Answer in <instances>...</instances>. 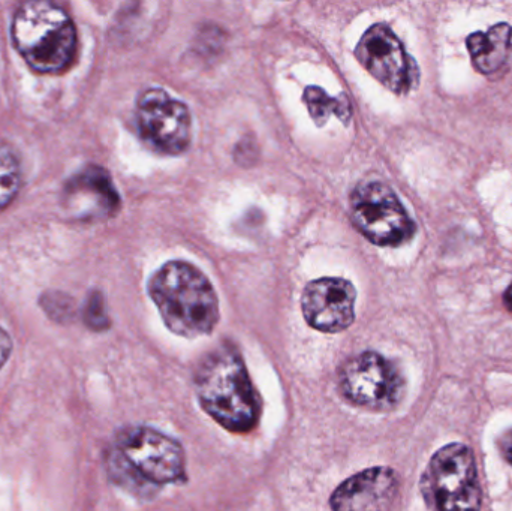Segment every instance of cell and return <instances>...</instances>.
<instances>
[{"mask_svg":"<svg viewBox=\"0 0 512 511\" xmlns=\"http://www.w3.org/2000/svg\"><path fill=\"white\" fill-rule=\"evenodd\" d=\"M110 479L135 497L186 480L185 450L179 441L147 426L123 429L107 453Z\"/></svg>","mask_w":512,"mask_h":511,"instance_id":"1","label":"cell"},{"mask_svg":"<svg viewBox=\"0 0 512 511\" xmlns=\"http://www.w3.org/2000/svg\"><path fill=\"white\" fill-rule=\"evenodd\" d=\"M195 393L201 408L227 431L248 434L258 425L261 398L234 345H221L201 360Z\"/></svg>","mask_w":512,"mask_h":511,"instance_id":"2","label":"cell"},{"mask_svg":"<svg viewBox=\"0 0 512 511\" xmlns=\"http://www.w3.org/2000/svg\"><path fill=\"white\" fill-rule=\"evenodd\" d=\"M149 294L165 326L182 338L210 335L219 321V302L203 272L183 261H170L153 275Z\"/></svg>","mask_w":512,"mask_h":511,"instance_id":"3","label":"cell"},{"mask_svg":"<svg viewBox=\"0 0 512 511\" xmlns=\"http://www.w3.org/2000/svg\"><path fill=\"white\" fill-rule=\"evenodd\" d=\"M11 39L27 65L39 74H59L77 53V29L62 6L27 2L15 11Z\"/></svg>","mask_w":512,"mask_h":511,"instance_id":"4","label":"cell"},{"mask_svg":"<svg viewBox=\"0 0 512 511\" xmlns=\"http://www.w3.org/2000/svg\"><path fill=\"white\" fill-rule=\"evenodd\" d=\"M337 384L346 402L375 413H387L397 408L406 389L399 368L373 351L346 360L339 369Z\"/></svg>","mask_w":512,"mask_h":511,"instance_id":"5","label":"cell"},{"mask_svg":"<svg viewBox=\"0 0 512 511\" xmlns=\"http://www.w3.org/2000/svg\"><path fill=\"white\" fill-rule=\"evenodd\" d=\"M424 488L438 511H481L483 494L474 452L459 443L442 447L430 461Z\"/></svg>","mask_w":512,"mask_h":511,"instance_id":"6","label":"cell"},{"mask_svg":"<svg viewBox=\"0 0 512 511\" xmlns=\"http://www.w3.org/2000/svg\"><path fill=\"white\" fill-rule=\"evenodd\" d=\"M351 221L358 231L378 246H400L415 234L399 197L382 182H363L351 195Z\"/></svg>","mask_w":512,"mask_h":511,"instance_id":"7","label":"cell"},{"mask_svg":"<svg viewBox=\"0 0 512 511\" xmlns=\"http://www.w3.org/2000/svg\"><path fill=\"white\" fill-rule=\"evenodd\" d=\"M355 56L379 83L396 95H408L420 80L417 63L387 24L369 27L355 48Z\"/></svg>","mask_w":512,"mask_h":511,"instance_id":"8","label":"cell"},{"mask_svg":"<svg viewBox=\"0 0 512 511\" xmlns=\"http://www.w3.org/2000/svg\"><path fill=\"white\" fill-rule=\"evenodd\" d=\"M137 123L143 140L165 155H179L191 143V113L185 104L171 98L165 90L149 89L141 93Z\"/></svg>","mask_w":512,"mask_h":511,"instance_id":"9","label":"cell"},{"mask_svg":"<svg viewBox=\"0 0 512 511\" xmlns=\"http://www.w3.org/2000/svg\"><path fill=\"white\" fill-rule=\"evenodd\" d=\"M355 293L351 282L322 278L310 282L301 297L304 320L322 333H340L355 320Z\"/></svg>","mask_w":512,"mask_h":511,"instance_id":"10","label":"cell"},{"mask_svg":"<svg viewBox=\"0 0 512 511\" xmlns=\"http://www.w3.org/2000/svg\"><path fill=\"white\" fill-rule=\"evenodd\" d=\"M399 492L396 471L373 467L337 486L330 498L333 511H385Z\"/></svg>","mask_w":512,"mask_h":511,"instance_id":"11","label":"cell"},{"mask_svg":"<svg viewBox=\"0 0 512 511\" xmlns=\"http://www.w3.org/2000/svg\"><path fill=\"white\" fill-rule=\"evenodd\" d=\"M63 206L74 218H108L119 209L120 198L107 171L89 165L66 183Z\"/></svg>","mask_w":512,"mask_h":511,"instance_id":"12","label":"cell"},{"mask_svg":"<svg viewBox=\"0 0 512 511\" xmlns=\"http://www.w3.org/2000/svg\"><path fill=\"white\" fill-rule=\"evenodd\" d=\"M475 68L481 74H495L512 56V27L498 23L487 32H475L466 39Z\"/></svg>","mask_w":512,"mask_h":511,"instance_id":"13","label":"cell"},{"mask_svg":"<svg viewBox=\"0 0 512 511\" xmlns=\"http://www.w3.org/2000/svg\"><path fill=\"white\" fill-rule=\"evenodd\" d=\"M303 99L316 125H324L328 117L333 114L345 123L351 119V105L345 95H340V98H331L319 87L310 86L304 90Z\"/></svg>","mask_w":512,"mask_h":511,"instance_id":"14","label":"cell"},{"mask_svg":"<svg viewBox=\"0 0 512 511\" xmlns=\"http://www.w3.org/2000/svg\"><path fill=\"white\" fill-rule=\"evenodd\" d=\"M23 182L20 159L12 147L0 144V212L17 197Z\"/></svg>","mask_w":512,"mask_h":511,"instance_id":"15","label":"cell"},{"mask_svg":"<svg viewBox=\"0 0 512 511\" xmlns=\"http://www.w3.org/2000/svg\"><path fill=\"white\" fill-rule=\"evenodd\" d=\"M84 323L87 327H90L96 332H102V330L110 327V320H108L107 311H105L104 297L99 291H93L89 297H87L86 305H84L83 312Z\"/></svg>","mask_w":512,"mask_h":511,"instance_id":"16","label":"cell"},{"mask_svg":"<svg viewBox=\"0 0 512 511\" xmlns=\"http://www.w3.org/2000/svg\"><path fill=\"white\" fill-rule=\"evenodd\" d=\"M62 294L54 293V296L48 294L42 300L45 312L57 321H65L72 314V306H69L68 299H62Z\"/></svg>","mask_w":512,"mask_h":511,"instance_id":"17","label":"cell"},{"mask_svg":"<svg viewBox=\"0 0 512 511\" xmlns=\"http://www.w3.org/2000/svg\"><path fill=\"white\" fill-rule=\"evenodd\" d=\"M12 353V339L3 327H0V369L8 362Z\"/></svg>","mask_w":512,"mask_h":511,"instance_id":"18","label":"cell"},{"mask_svg":"<svg viewBox=\"0 0 512 511\" xmlns=\"http://www.w3.org/2000/svg\"><path fill=\"white\" fill-rule=\"evenodd\" d=\"M499 449H501L505 461L512 465V429L502 435L501 440H499Z\"/></svg>","mask_w":512,"mask_h":511,"instance_id":"19","label":"cell"},{"mask_svg":"<svg viewBox=\"0 0 512 511\" xmlns=\"http://www.w3.org/2000/svg\"><path fill=\"white\" fill-rule=\"evenodd\" d=\"M505 303H507L508 308L512 311V284L508 288L507 293H505Z\"/></svg>","mask_w":512,"mask_h":511,"instance_id":"20","label":"cell"}]
</instances>
